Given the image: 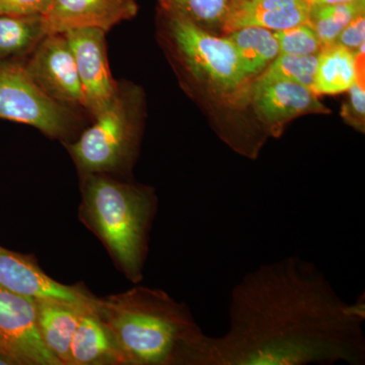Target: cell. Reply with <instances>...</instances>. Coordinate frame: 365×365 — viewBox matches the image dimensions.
I'll return each instance as SVG.
<instances>
[{"label": "cell", "instance_id": "cell-1", "mask_svg": "<svg viewBox=\"0 0 365 365\" xmlns=\"http://www.w3.org/2000/svg\"><path fill=\"white\" fill-rule=\"evenodd\" d=\"M364 295L341 299L316 264H262L232 288L228 329L206 335L198 365L365 364Z\"/></svg>", "mask_w": 365, "mask_h": 365}, {"label": "cell", "instance_id": "cell-2", "mask_svg": "<svg viewBox=\"0 0 365 365\" xmlns=\"http://www.w3.org/2000/svg\"><path fill=\"white\" fill-rule=\"evenodd\" d=\"M93 309L109 329L125 365H198L206 334L188 304L158 288L138 287L96 297Z\"/></svg>", "mask_w": 365, "mask_h": 365}, {"label": "cell", "instance_id": "cell-3", "mask_svg": "<svg viewBox=\"0 0 365 365\" xmlns=\"http://www.w3.org/2000/svg\"><path fill=\"white\" fill-rule=\"evenodd\" d=\"M79 218L134 284L143 279L158 199L155 190L123 178L81 175Z\"/></svg>", "mask_w": 365, "mask_h": 365}, {"label": "cell", "instance_id": "cell-4", "mask_svg": "<svg viewBox=\"0 0 365 365\" xmlns=\"http://www.w3.org/2000/svg\"><path fill=\"white\" fill-rule=\"evenodd\" d=\"M143 91L128 81H118L104 109L91 118L74 140L64 143L79 176L104 174L126 179L138 153L143 120Z\"/></svg>", "mask_w": 365, "mask_h": 365}, {"label": "cell", "instance_id": "cell-5", "mask_svg": "<svg viewBox=\"0 0 365 365\" xmlns=\"http://www.w3.org/2000/svg\"><path fill=\"white\" fill-rule=\"evenodd\" d=\"M165 16V37L170 48L199 83L232 101L242 100L251 91L241 59L230 38L216 37L181 16Z\"/></svg>", "mask_w": 365, "mask_h": 365}, {"label": "cell", "instance_id": "cell-6", "mask_svg": "<svg viewBox=\"0 0 365 365\" xmlns=\"http://www.w3.org/2000/svg\"><path fill=\"white\" fill-rule=\"evenodd\" d=\"M83 113L50 97L23 62H0V119L29 125L64 144L86 128Z\"/></svg>", "mask_w": 365, "mask_h": 365}, {"label": "cell", "instance_id": "cell-7", "mask_svg": "<svg viewBox=\"0 0 365 365\" xmlns=\"http://www.w3.org/2000/svg\"><path fill=\"white\" fill-rule=\"evenodd\" d=\"M0 353L14 365H62L41 339L35 299L1 287Z\"/></svg>", "mask_w": 365, "mask_h": 365}, {"label": "cell", "instance_id": "cell-8", "mask_svg": "<svg viewBox=\"0 0 365 365\" xmlns=\"http://www.w3.org/2000/svg\"><path fill=\"white\" fill-rule=\"evenodd\" d=\"M23 64L34 81L50 97L85 112V100L76 61L64 34L45 35Z\"/></svg>", "mask_w": 365, "mask_h": 365}, {"label": "cell", "instance_id": "cell-9", "mask_svg": "<svg viewBox=\"0 0 365 365\" xmlns=\"http://www.w3.org/2000/svg\"><path fill=\"white\" fill-rule=\"evenodd\" d=\"M71 47L85 100V112L93 118L110 102L117 88L108 60L105 31L83 28L63 33Z\"/></svg>", "mask_w": 365, "mask_h": 365}, {"label": "cell", "instance_id": "cell-10", "mask_svg": "<svg viewBox=\"0 0 365 365\" xmlns=\"http://www.w3.org/2000/svg\"><path fill=\"white\" fill-rule=\"evenodd\" d=\"M250 93L255 111L274 136L279 135L282 127L294 118L330 113L312 88L287 79L259 76Z\"/></svg>", "mask_w": 365, "mask_h": 365}, {"label": "cell", "instance_id": "cell-11", "mask_svg": "<svg viewBox=\"0 0 365 365\" xmlns=\"http://www.w3.org/2000/svg\"><path fill=\"white\" fill-rule=\"evenodd\" d=\"M138 13L136 0H49L42 14L46 34L96 28L109 32Z\"/></svg>", "mask_w": 365, "mask_h": 365}, {"label": "cell", "instance_id": "cell-12", "mask_svg": "<svg viewBox=\"0 0 365 365\" xmlns=\"http://www.w3.org/2000/svg\"><path fill=\"white\" fill-rule=\"evenodd\" d=\"M0 287L31 299H54L93 304L95 295L83 287H69L53 279L32 257L0 246Z\"/></svg>", "mask_w": 365, "mask_h": 365}, {"label": "cell", "instance_id": "cell-13", "mask_svg": "<svg viewBox=\"0 0 365 365\" xmlns=\"http://www.w3.org/2000/svg\"><path fill=\"white\" fill-rule=\"evenodd\" d=\"M309 7L307 0H230L220 29L227 35L247 26L285 30L307 23Z\"/></svg>", "mask_w": 365, "mask_h": 365}, {"label": "cell", "instance_id": "cell-14", "mask_svg": "<svg viewBox=\"0 0 365 365\" xmlns=\"http://www.w3.org/2000/svg\"><path fill=\"white\" fill-rule=\"evenodd\" d=\"M34 299L41 339L62 365H71V341L79 319L93 304H73L54 299Z\"/></svg>", "mask_w": 365, "mask_h": 365}, {"label": "cell", "instance_id": "cell-15", "mask_svg": "<svg viewBox=\"0 0 365 365\" xmlns=\"http://www.w3.org/2000/svg\"><path fill=\"white\" fill-rule=\"evenodd\" d=\"M71 365H125L123 355L93 306L79 319L71 341Z\"/></svg>", "mask_w": 365, "mask_h": 365}, {"label": "cell", "instance_id": "cell-16", "mask_svg": "<svg viewBox=\"0 0 365 365\" xmlns=\"http://www.w3.org/2000/svg\"><path fill=\"white\" fill-rule=\"evenodd\" d=\"M356 55L335 43L324 46L318 54L313 91L317 95H338L356 81Z\"/></svg>", "mask_w": 365, "mask_h": 365}, {"label": "cell", "instance_id": "cell-17", "mask_svg": "<svg viewBox=\"0 0 365 365\" xmlns=\"http://www.w3.org/2000/svg\"><path fill=\"white\" fill-rule=\"evenodd\" d=\"M45 35L42 14L0 16V62H23Z\"/></svg>", "mask_w": 365, "mask_h": 365}, {"label": "cell", "instance_id": "cell-18", "mask_svg": "<svg viewBox=\"0 0 365 365\" xmlns=\"http://www.w3.org/2000/svg\"><path fill=\"white\" fill-rule=\"evenodd\" d=\"M250 78L265 71L280 54L273 31L260 26H247L228 34Z\"/></svg>", "mask_w": 365, "mask_h": 365}, {"label": "cell", "instance_id": "cell-19", "mask_svg": "<svg viewBox=\"0 0 365 365\" xmlns=\"http://www.w3.org/2000/svg\"><path fill=\"white\" fill-rule=\"evenodd\" d=\"M362 14H365V0L337 4H313L309 7L307 23L316 31L324 47L332 44L343 29Z\"/></svg>", "mask_w": 365, "mask_h": 365}, {"label": "cell", "instance_id": "cell-20", "mask_svg": "<svg viewBox=\"0 0 365 365\" xmlns=\"http://www.w3.org/2000/svg\"><path fill=\"white\" fill-rule=\"evenodd\" d=\"M163 13L181 16L201 28H222L230 0H158Z\"/></svg>", "mask_w": 365, "mask_h": 365}, {"label": "cell", "instance_id": "cell-21", "mask_svg": "<svg viewBox=\"0 0 365 365\" xmlns=\"http://www.w3.org/2000/svg\"><path fill=\"white\" fill-rule=\"evenodd\" d=\"M317 66L318 55L279 54L262 76L287 79L313 90Z\"/></svg>", "mask_w": 365, "mask_h": 365}, {"label": "cell", "instance_id": "cell-22", "mask_svg": "<svg viewBox=\"0 0 365 365\" xmlns=\"http://www.w3.org/2000/svg\"><path fill=\"white\" fill-rule=\"evenodd\" d=\"M273 32L280 54L318 55L323 49L319 36L309 23Z\"/></svg>", "mask_w": 365, "mask_h": 365}, {"label": "cell", "instance_id": "cell-23", "mask_svg": "<svg viewBox=\"0 0 365 365\" xmlns=\"http://www.w3.org/2000/svg\"><path fill=\"white\" fill-rule=\"evenodd\" d=\"M347 91L349 93V98L343 106V119L346 123L351 125L357 130L364 132V76L356 74V81Z\"/></svg>", "mask_w": 365, "mask_h": 365}, {"label": "cell", "instance_id": "cell-24", "mask_svg": "<svg viewBox=\"0 0 365 365\" xmlns=\"http://www.w3.org/2000/svg\"><path fill=\"white\" fill-rule=\"evenodd\" d=\"M365 14L355 18L343 29L337 39L334 41L335 44L343 46L352 52H356L364 45L365 39Z\"/></svg>", "mask_w": 365, "mask_h": 365}, {"label": "cell", "instance_id": "cell-25", "mask_svg": "<svg viewBox=\"0 0 365 365\" xmlns=\"http://www.w3.org/2000/svg\"><path fill=\"white\" fill-rule=\"evenodd\" d=\"M49 0H0V16L43 14Z\"/></svg>", "mask_w": 365, "mask_h": 365}, {"label": "cell", "instance_id": "cell-26", "mask_svg": "<svg viewBox=\"0 0 365 365\" xmlns=\"http://www.w3.org/2000/svg\"><path fill=\"white\" fill-rule=\"evenodd\" d=\"M311 6L313 4H337L353 1V0H307Z\"/></svg>", "mask_w": 365, "mask_h": 365}, {"label": "cell", "instance_id": "cell-27", "mask_svg": "<svg viewBox=\"0 0 365 365\" xmlns=\"http://www.w3.org/2000/svg\"><path fill=\"white\" fill-rule=\"evenodd\" d=\"M0 365H14V364L11 362V360L7 359L6 355L0 353Z\"/></svg>", "mask_w": 365, "mask_h": 365}]
</instances>
